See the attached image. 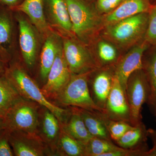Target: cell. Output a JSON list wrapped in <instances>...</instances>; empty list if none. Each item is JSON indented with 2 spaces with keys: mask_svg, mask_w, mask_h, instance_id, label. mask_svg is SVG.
<instances>
[{
  "mask_svg": "<svg viewBox=\"0 0 156 156\" xmlns=\"http://www.w3.org/2000/svg\"><path fill=\"white\" fill-rule=\"evenodd\" d=\"M72 23L73 34L85 44H92L104 27V15L95 0H64Z\"/></svg>",
  "mask_w": 156,
  "mask_h": 156,
  "instance_id": "cell-1",
  "label": "cell"
},
{
  "mask_svg": "<svg viewBox=\"0 0 156 156\" xmlns=\"http://www.w3.org/2000/svg\"><path fill=\"white\" fill-rule=\"evenodd\" d=\"M5 75L21 97L36 102L41 106L50 110L57 117L60 122H64L69 116L70 109L69 110H65L56 106L45 97L41 89L17 58L9 63Z\"/></svg>",
  "mask_w": 156,
  "mask_h": 156,
  "instance_id": "cell-2",
  "label": "cell"
},
{
  "mask_svg": "<svg viewBox=\"0 0 156 156\" xmlns=\"http://www.w3.org/2000/svg\"><path fill=\"white\" fill-rule=\"evenodd\" d=\"M148 21V12L136 14L106 26L100 35L124 53L144 40Z\"/></svg>",
  "mask_w": 156,
  "mask_h": 156,
  "instance_id": "cell-3",
  "label": "cell"
},
{
  "mask_svg": "<svg viewBox=\"0 0 156 156\" xmlns=\"http://www.w3.org/2000/svg\"><path fill=\"white\" fill-rule=\"evenodd\" d=\"M40 106L21 97L4 115V129L9 132L38 134Z\"/></svg>",
  "mask_w": 156,
  "mask_h": 156,
  "instance_id": "cell-4",
  "label": "cell"
},
{
  "mask_svg": "<svg viewBox=\"0 0 156 156\" xmlns=\"http://www.w3.org/2000/svg\"><path fill=\"white\" fill-rule=\"evenodd\" d=\"M92 72L79 74H72L69 82L55 100L63 106L76 107L104 113L103 110L95 104L90 94L89 80Z\"/></svg>",
  "mask_w": 156,
  "mask_h": 156,
  "instance_id": "cell-5",
  "label": "cell"
},
{
  "mask_svg": "<svg viewBox=\"0 0 156 156\" xmlns=\"http://www.w3.org/2000/svg\"><path fill=\"white\" fill-rule=\"evenodd\" d=\"M18 25V49L27 67H33L44 42V37L25 14L14 11Z\"/></svg>",
  "mask_w": 156,
  "mask_h": 156,
  "instance_id": "cell-6",
  "label": "cell"
},
{
  "mask_svg": "<svg viewBox=\"0 0 156 156\" xmlns=\"http://www.w3.org/2000/svg\"><path fill=\"white\" fill-rule=\"evenodd\" d=\"M62 38L63 55L72 74L90 72L99 68L89 46L73 35Z\"/></svg>",
  "mask_w": 156,
  "mask_h": 156,
  "instance_id": "cell-7",
  "label": "cell"
},
{
  "mask_svg": "<svg viewBox=\"0 0 156 156\" xmlns=\"http://www.w3.org/2000/svg\"><path fill=\"white\" fill-rule=\"evenodd\" d=\"M126 94L130 108L131 125L137 126L142 122L141 109L144 103H147L150 95L148 82L142 69L135 71L129 76Z\"/></svg>",
  "mask_w": 156,
  "mask_h": 156,
  "instance_id": "cell-8",
  "label": "cell"
},
{
  "mask_svg": "<svg viewBox=\"0 0 156 156\" xmlns=\"http://www.w3.org/2000/svg\"><path fill=\"white\" fill-rule=\"evenodd\" d=\"M18 25L14 11L0 5V52L9 63L18 52Z\"/></svg>",
  "mask_w": 156,
  "mask_h": 156,
  "instance_id": "cell-9",
  "label": "cell"
},
{
  "mask_svg": "<svg viewBox=\"0 0 156 156\" xmlns=\"http://www.w3.org/2000/svg\"><path fill=\"white\" fill-rule=\"evenodd\" d=\"M71 76L64 58L62 47L58 51L45 83L41 89L45 97L48 100H56L69 82Z\"/></svg>",
  "mask_w": 156,
  "mask_h": 156,
  "instance_id": "cell-10",
  "label": "cell"
},
{
  "mask_svg": "<svg viewBox=\"0 0 156 156\" xmlns=\"http://www.w3.org/2000/svg\"><path fill=\"white\" fill-rule=\"evenodd\" d=\"M115 66L98 68L89 76V86L91 97L104 113L115 76Z\"/></svg>",
  "mask_w": 156,
  "mask_h": 156,
  "instance_id": "cell-11",
  "label": "cell"
},
{
  "mask_svg": "<svg viewBox=\"0 0 156 156\" xmlns=\"http://www.w3.org/2000/svg\"><path fill=\"white\" fill-rule=\"evenodd\" d=\"M150 46L144 40L125 52L115 66V76L125 92L128 78L135 71L142 69L143 57Z\"/></svg>",
  "mask_w": 156,
  "mask_h": 156,
  "instance_id": "cell-12",
  "label": "cell"
},
{
  "mask_svg": "<svg viewBox=\"0 0 156 156\" xmlns=\"http://www.w3.org/2000/svg\"><path fill=\"white\" fill-rule=\"evenodd\" d=\"M43 3L45 17L50 29L61 37L73 35L64 0H43Z\"/></svg>",
  "mask_w": 156,
  "mask_h": 156,
  "instance_id": "cell-13",
  "label": "cell"
},
{
  "mask_svg": "<svg viewBox=\"0 0 156 156\" xmlns=\"http://www.w3.org/2000/svg\"><path fill=\"white\" fill-rule=\"evenodd\" d=\"M104 114L110 119L124 121L131 124V114L126 92L115 76Z\"/></svg>",
  "mask_w": 156,
  "mask_h": 156,
  "instance_id": "cell-14",
  "label": "cell"
},
{
  "mask_svg": "<svg viewBox=\"0 0 156 156\" xmlns=\"http://www.w3.org/2000/svg\"><path fill=\"white\" fill-rule=\"evenodd\" d=\"M9 142L16 156H42L46 146L38 134L9 132Z\"/></svg>",
  "mask_w": 156,
  "mask_h": 156,
  "instance_id": "cell-15",
  "label": "cell"
},
{
  "mask_svg": "<svg viewBox=\"0 0 156 156\" xmlns=\"http://www.w3.org/2000/svg\"><path fill=\"white\" fill-rule=\"evenodd\" d=\"M62 47V38L57 33L52 31L45 38L39 56L40 76L42 80L46 82L56 55Z\"/></svg>",
  "mask_w": 156,
  "mask_h": 156,
  "instance_id": "cell-16",
  "label": "cell"
},
{
  "mask_svg": "<svg viewBox=\"0 0 156 156\" xmlns=\"http://www.w3.org/2000/svg\"><path fill=\"white\" fill-rule=\"evenodd\" d=\"M89 47L98 67L115 66L124 54L114 44L100 35Z\"/></svg>",
  "mask_w": 156,
  "mask_h": 156,
  "instance_id": "cell-17",
  "label": "cell"
},
{
  "mask_svg": "<svg viewBox=\"0 0 156 156\" xmlns=\"http://www.w3.org/2000/svg\"><path fill=\"white\" fill-rule=\"evenodd\" d=\"M42 114L40 113L38 134L48 147L55 152L60 134V122L50 110L44 107Z\"/></svg>",
  "mask_w": 156,
  "mask_h": 156,
  "instance_id": "cell-18",
  "label": "cell"
},
{
  "mask_svg": "<svg viewBox=\"0 0 156 156\" xmlns=\"http://www.w3.org/2000/svg\"><path fill=\"white\" fill-rule=\"evenodd\" d=\"M12 10L25 14L44 39L53 31L46 20L43 0H24Z\"/></svg>",
  "mask_w": 156,
  "mask_h": 156,
  "instance_id": "cell-19",
  "label": "cell"
},
{
  "mask_svg": "<svg viewBox=\"0 0 156 156\" xmlns=\"http://www.w3.org/2000/svg\"><path fill=\"white\" fill-rule=\"evenodd\" d=\"M152 5L150 0H124L113 11L104 15V27L136 14L148 13Z\"/></svg>",
  "mask_w": 156,
  "mask_h": 156,
  "instance_id": "cell-20",
  "label": "cell"
},
{
  "mask_svg": "<svg viewBox=\"0 0 156 156\" xmlns=\"http://www.w3.org/2000/svg\"><path fill=\"white\" fill-rule=\"evenodd\" d=\"M75 107L92 136L112 140L107 128L104 113Z\"/></svg>",
  "mask_w": 156,
  "mask_h": 156,
  "instance_id": "cell-21",
  "label": "cell"
},
{
  "mask_svg": "<svg viewBox=\"0 0 156 156\" xmlns=\"http://www.w3.org/2000/svg\"><path fill=\"white\" fill-rule=\"evenodd\" d=\"M147 129L143 122L128 130L115 141L117 145L124 149H138L147 152Z\"/></svg>",
  "mask_w": 156,
  "mask_h": 156,
  "instance_id": "cell-22",
  "label": "cell"
},
{
  "mask_svg": "<svg viewBox=\"0 0 156 156\" xmlns=\"http://www.w3.org/2000/svg\"><path fill=\"white\" fill-rule=\"evenodd\" d=\"M67 119L60 123L61 128L70 135L86 144L92 137L75 107H71Z\"/></svg>",
  "mask_w": 156,
  "mask_h": 156,
  "instance_id": "cell-23",
  "label": "cell"
},
{
  "mask_svg": "<svg viewBox=\"0 0 156 156\" xmlns=\"http://www.w3.org/2000/svg\"><path fill=\"white\" fill-rule=\"evenodd\" d=\"M150 50H147L142 59V69L144 71L150 89L147 103L156 110V44Z\"/></svg>",
  "mask_w": 156,
  "mask_h": 156,
  "instance_id": "cell-24",
  "label": "cell"
},
{
  "mask_svg": "<svg viewBox=\"0 0 156 156\" xmlns=\"http://www.w3.org/2000/svg\"><path fill=\"white\" fill-rule=\"evenodd\" d=\"M60 127L56 152L61 156H86L85 144L73 137Z\"/></svg>",
  "mask_w": 156,
  "mask_h": 156,
  "instance_id": "cell-25",
  "label": "cell"
},
{
  "mask_svg": "<svg viewBox=\"0 0 156 156\" xmlns=\"http://www.w3.org/2000/svg\"><path fill=\"white\" fill-rule=\"evenodd\" d=\"M21 97L14 86L5 75L0 76V112H6Z\"/></svg>",
  "mask_w": 156,
  "mask_h": 156,
  "instance_id": "cell-26",
  "label": "cell"
},
{
  "mask_svg": "<svg viewBox=\"0 0 156 156\" xmlns=\"http://www.w3.org/2000/svg\"><path fill=\"white\" fill-rule=\"evenodd\" d=\"M121 148L115 144L112 140L92 136L85 144L86 156H103Z\"/></svg>",
  "mask_w": 156,
  "mask_h": 156,
  "instance_id": "cell-27",
  "label": "cell"
},
{
  "mask_svg": "<svg viewBox=\"0 0 156 156\" xmlns=\"http://www.w3.org/2000/svg\"><path fill=\"white\" fill-rule=\"evenodd\" d=\"M105 122L110 136L112 140L115 142L134 127L129 123L124 121L110 119L106 116Z\"/></svg>",
  "mask_w": 156,
  "mask_h": 156,
  "instance_id": "cell-28",
  "label": "cell"
},
{
  "mask_svg": "<svg viewBox=\"0 0 156 156\" xmlns=\"http://www.w3.org/2000/svg\"><path fill=\"white\" fill-rule=\"evenodd\" d=\"M144 40L150 46L156 44V4L153 5L148 12L147 29Z\"/></svg>",
  "mask_w": 156,
  "mask_h": 156,
  "instance_id": "cell-29",
  "label": "cell"
},
{
  "mask_svg": "<svg viewBox=\"0 0 156 156\" xmlns=\"http://www.w3.org/2000/svg\"><path fill=\"white\" fill-rule=\"evenodd\" d=\"M124 0H98L96 1V8L99 13L105 15L109 14L123 2Z\"/></svg>",
  "mask_w": 156,
  "mask_h": 156,
  "instance_id": "cell-30",
  "label": "cell"
},
{
  "mask_svg": "<svg viewBox=\"0 0 156 156\" xmlns=\"http://www.w3.org/2000/svg\"><path fill=\"white\" fill-rule=\"evenodd\" d=\"M14 156L9 142V133L5 129L0 130V156Z\"/></svg>",
  "mask_w": 156,
  "mask_h": 156,
  "instance_id": "cell-31",
  "label": "cell"
},
{
  "mask_svg": "<svg viewBox=\"0 0 156 156\" xmlns=\"http://www.w3.org/2000/svg\"><path fill=\"white\" fill-rule=\"evenodd\" d=\"M148 137H150L153 143V147L146 152L145 156H156V130L147 129Z\"/></svg>",
  "mask_w": 156,
  "mask_h": 156,
  "instance_id": "cell-32",
  "label": "cell"
},
{
  "mask_svg": "<svg viewBox=\"0 0 156 156\" xmlns=\"http://www.w3.org/2000/svg\"><path fill=\"white\" fill-rule=\"evenodd\" d=\"M23 1L24 0H0V5L13 10L20 5Z\"/></svg>",
  "mask_w": 156,
  "mask_h": 156,
  "instance_id": "cell-33",
  "label": "cell"
},
{
  "mask_svg": "<svg viewBox=\"0 0 156 156\" xmlns=\"http://www.w3.org/2000/svg\"><path fill=\"white\" fill-rule=\"evenodd\" d=\"M9 62L0 52V76L5 74Z\"/></svg>",
  "mask_w": 156,
  "mask_h": 156,
  "instance_id": "cell-34",
  "label": "cell"
},
{
  "mask_svg": "<svg viewBox=\"0 0 156 156\" xmlns=\"http://www.w3.org/2000/svg\"><path fill=\"white\" fill-rule=\"evenodd\" d=\"M4 129V117L0 116V130Z\"/></svg>",
  "mask_w": 156,
  "mask_h": 156,
  "instance_id": "cell-35",
  "label": "cell"
},
{
  "mask_svg": "<svg viewBox=\"0 0 156 156\" xmlns=\"http://www.w3.org/2000/svg\"><path fill=\"white\" fill-rule=\"evenodd\" d=\"M0 116L4 117V115H3L1 112H0Z\"/></svg>",
  "mask_w": 156,
  "mask_h": 156,
  "instance_id": "cell-36",
  "label": "cell"
},
{
  "mask_svg": "<svg viewBox=\"0 0 156 156\" xmlns=\"http://www.w3.org/2000/svg\"><path fill=\"white\" fill-rule=\"evenodd\" d=\"M95 1H98V0H95Z\"/></svg>",
  "mask_w": 156,
  "mask_h": 156,
  "instance_id": "cell-37",
  "label": "cell"
},
{
  "mask_svg": "<svg viewBox=\"0 0 156 156\" xmlns=\"http://www.w3.org/2000/svg\"></svg>",
  "mask_w": 156,
  "mask_h": 156,
  "instance_id": "cell-38",
  "label": "cell"
}]
</instances>
